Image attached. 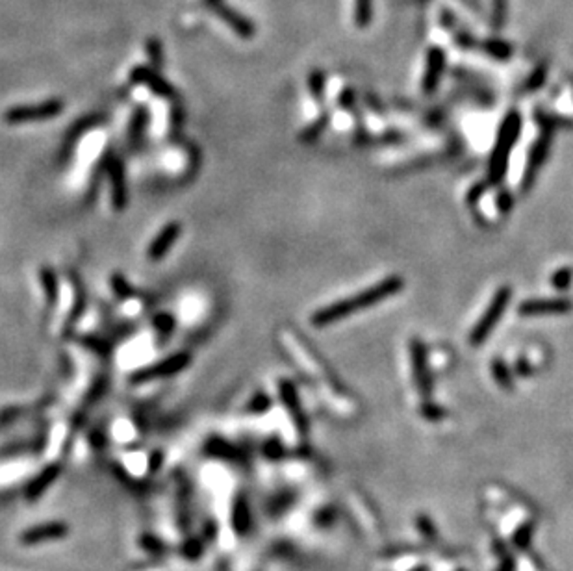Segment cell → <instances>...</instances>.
I'll return each instance as SVG.
<instances>
[{"instance_id": "18", "label": "cell", "mask_w": 573, "mask_h": 571, "mask_svg": "<svg viewBox=\"0 0 573 571\" xmlns=\"http://www.w3.org/2000/svg\"><path fill=\"white\" fill-rule=\"evenodd\" d=\"M485 50L497 60H507L508 56L512 54V47L501 39H488L485 43Z\"/></svg>"}, {"instance_id": "12", "label": "cell", "mask_w": 573, "mask_h": 571, "mask_svg": "<svg viewBox=\"0 0 573 571\" xmlns=\"http://www.w3.org/2000/svg\"><path fill=\"white\" fill-rule=\"evenodd\" d=\"M149 110L145 106H138L134 111L132 119H130V127H128V141L132 145L141 143V139L145 136V130L149 127Z\"/></svg>"}, {"instance_id": "27", "label": "cell", "mask_w": 573, "mask_h": 571, "mask_svg": "<svg viewBox=\"0 0 573 571\" xmlns=\"http://www.w3.org/2000/svg\"><path fill=\"white\" fill-rule=\"evenodd\" d=\"M505 13H507V0H496L494 13H492V24H494V28H501V24L505 22Z\"/></svg>"}, {"instance_id": "9", "label": "cell", "mask_w": 573, "mask_h": 571, "mask_svg": "<svg viewBox=\"0 0 573 571\" xmlns=\"http://www.w3.org/2000/svg\"><path fill=\"white\" fill-rule=\"evenodd\" d=\"M108 167V175H110V186H111V202L113 208L121 210L127 204V184H125V169L119 158L106 161Z\"/></svg>"}, {"instance_id": "32", "label": "cell", "mask_w": 573, "mask_h": 571, "mask_svg": "<svg viewBox=\"0 0 573 571\" xmlns=\"http://www.w3.org/2000/svg\"><path fill=\"white\" fill-rule=\"evenodd\" d=\"M353 99H354L353 91H351V89H345V91H343V95H342V99H340V102H342L345 108H349V106L353 104Z\"/></svg>"}, {"instance_id": "33", "label": "cell", "mask_w": 573, "mask_h": 571, "mask_svg": "<svg viewBox=\"0 0 573 571\" xmlns=\"http://www.w3.org/2000/svg\"><path fill=\"white\" fill-rule=\"evenodd\" d=\"M221 2H223V0H203V4L208 6V8H214V6L221 4Z\"/></svg>"}, {"instance_id": "25", "label": "cell", "mask_w": 573, "mask_h": 571, "mask_svg": "<svg viewBox=\"0 0 573 571\" xmlns=\"http://www.w3.org/2000/svg\"><path fill=\"white\" fill-rule=\"evenodd\" d=\"M111 288H113V291H116V295H119V297H130V295L134 293L132 288H130V284L125 280V277L123 275H113L111 277Z\"/></svg>"}, {"instance_id": "3", "label": "cell", "mask_w": 573, "mask_h": 571, "mask_svg": "<svg viewBox=\"0 0 573 571\" xmlns=\"http://www.w3.org/2000/svg\"><path fill=\"white\" fill-rule=\"evenodd\" d=\"M519 127H521V121H519L518 113H510V115L505 119V122H503L496 150H494V158H492V177L494 178H499L503 172H505L508 154H510L512 145L516 143V138H518L519 134Z\"/></svg>"}, {"instance_id": "30", "label": "cell", "mask_w": 573, "mask_h": 571, "mask_svg": "<svg viewBox=\"0 0 573 571\" xmlns=\"http://www.w3.org/2000/svg\"><path fill=\"white\" fill-rule=\"evenodd\" d=\"M544 77H546V67L542 65V67H538V71L535 72V77H531V80H529L531 88H536V86H540V83L544 82Z\"/></svg>"}, {"instance_id": "31", "label": "cell", "mask_w": 573, "mask_h": 571, "mask_svg": "<svg viewBox=\"0 0 573 571\" xmlns=\"http://www.w3.org/2000/svg\"><path fill=\"white\" fill-rule=\"evenodd\" d=\"M494 373H496V377H497V380H499V383L505 384V386H510V380H508L507 369H505V367L501 369V366H499V364H496V366H494Z\"/></svg>"}, {"instance_id": "28", "label": "cell", "mask_w": 573, "mask_h": 571, "mask_svg": "<svg viewBox=\"0 0 573 571\" xmlns=\"http://www.w3.org/2000/svg\"><path fill=\"white\" fill-rule=\"evenodd\" d=\"M182 124H184L182 106L175 104V106H173V110H171V134H173V136L180 132Z\"/></svg>"}, {"instance_id": "20", "label": "cell", "mask_w": 573, "mask_h": 571, "mask_svg": "<svg viewBox=\"0 0 573 571\" xmlns=\"http://www.w3.org/2000/svg\"><path fill=\"white\" fill-rule=\"evenodd\" d=\"M63 533H65V527H61V525H49V527L43 529H33V531L26 533V542L33 544V542H41V540H45L43 536L56 538V536H61Z\"/></svg>"}, {"instance_id": "23", "label": "cell", "mask_w": 573, "mask_h": 571, "mask_svg": "<svg viewBox=\"0 0 573 571\" xmlns=\"http://www.w3.org/2000/svg\"><path fill=\"white\" fill-rule=\"evenodd\" d=\"M327 121H329V115L321 117V119H317L314 124H310V127L303 132V136H301V139H303L304 143H312V141H315V139L320 138V134L323 132V128L327 127Z\"/></svg>"}, {"instance_id": "15", "label": "cell", "mask_w": 573, "mask_h": 571, "mask_svg": "<svg viewBox=\"0 0 573 571\" xmlns=\"http://www.w3.org/2000/svg\"><path fill=\"white\" fill-rule=\"evenodd\" d=\"M547 145H549V136L544 134V136L538 139V143L533 147V154H531L529 166H527V177H525V182L527 184L531 182V175H535V171L542 166V161H544V158H546Z\"/></svg>"}, {"instance_id": "2", "label": "cell", "mask_w": 573, "mask_h": 571, "mask_svg": "<svg viewBox=\"0 0 573 571\" xmlns=\"http://www.w3.org/2000/svg\"><path fill=\"white\" fill-rule=\"evenodd\" d=\"M63 111V100L61 99H49L38 104H24L15 106L4 113V121L8 124H24L30 121H43V119H52L60 115Z\"/></svg>"}, {"instance_id": "13", "label": "cell", "mask_w": 573, "mask_h": 571, "mask_svg": "<svg viewBox=\"0 0 573 571\" xmlns=\"http://www.w3.org/2000/svg\"><path fill=\"white\" fill-rule=\"evenodd\" d=\"M39 280H41L45 299H47L49 306H52L56 303V299H58V295H60V286H58L56 273L50 267H41L39 269Z\"/></svg>"}, {"instance_id": "21", "label": "cell", "mask_w": 573, "mask_h": 571, "mask_svg": "<svg viewBox=\"0 0 573 571\" xmlns=\"http://www.w3.org/2000/svg\"><path fill=\"white\" fill-rule=\"evenodd\" d=\"M58 473H60V467H58V466L47 467V469H45V472L39 475L38 481H33L32 486H30V492H32V495H38L41 490L47 488V486H49V484L54 481Z\"/></svg>"}, {"instance_id": "1", "label": "cell", "mask_w": 573, "mask_h": 571, "mask_svg": "<svg viewBox=\"0 0 573 571\" xmlns=\"http://www.w3.org/2000/svg\"><path fill=\"white\" fill-rule=\"evenodd\" d=\"M401 278H388L384 282L377 284L375 288L366 289L362 293L354 295V297H349L345 300H340L336 305L327 306V308H321L312 316V323L315 327H325V325H331V323L338 321V319H343L347 317L349 314H353L356 310H362V308H368V306L377 305L379 300L390 297L395 291L401 289Z\"/></svg>"}, {"instance_id": "4", "label": "cell", "mask_w": 573, "mask_h": 571, "mask_svg": "<svg viewBox=\"0 0 573 571\" xmlns=\"http://www.w3.org/2000/svg\"><path fill=\"white\" fill-rule=\"evenodd\" d=\"M188 364V353H178V355H173L169 358H166V360L158 362V364H152V366L139 369V371H136L130 377V380L132 383H150V380H158V378L171 377V375H177L182 369H186Z\"/></svg>"}, {"instance_id": "8", "label": "cell", "mask_w": 573, "mask_h": 571, "mask_svg": "<svg viewBox=\"0 0 573 571\" xmlns=\"http://www.w3.org/2000/svg\"><path fill=\"white\" fill-rule=\"evenodd\" d=\"M182 234V225L178 221H173L169 223L164 230H162L158 236H156L155 239H152V243H150L149 250H147V255H149V258L152 262H158L162 260L164 256H166V252L173 247V243L177 241L178 236Z\"/></svg>"}, {"instance_id": "14", "label": "cell", "mask_w": 573, "mask_h": 571, "mask_svg": "<svg viewBox=\"0 0 573 571\" xmlns=\"http://www.w3.org/2000/svg\"><path fill=\"white\" fill-rule=\"evenodd\" d=\"M278 392H281V397L282 401H284V405H286V408L290 412H292V416L297 419L299 423H301V419H303V414H301V403H299V397H297V392H295V388H293L292 384L288 383V380H281L278 383Z\"/></svg>"}, {"instance_id": "7", "label": "cell", "mask_w": 573, "mask_h": 571, "mask_svg": "<svg viewBox=\"0 0 573 571\" xmlns=\"http://www.w3.org/2000/svg\"><path fill=\"white\" fill-rule=\"evenodd\" d=\"M212 11L219 17L221 21L225 22L226 26L230 28L232 32L236 33L237 38L253 39L254 35H256V26H254V22L251 21L249 17L243 15V13H240L237 10H234L230 6H226L225 2L214 6Z\"/></svg>"}, {"instance_id": "24", "label": "cell", "mask_w": 573, "mask_h": 571, "mask_svg": "<svg viewBox=\"0 0 573 571\" xmlns=\"http://www.w3.org/2000/svg\"><path fill=\"white\" fill-rule=\"evenodd\" d=\"M173 328H175V319H173V316H169V314H160V316L156 317V330H158L160 336L167 338V336L173 332Z\"/></svg>"}, {"instance_id": "29", "label": "cell", "mask_w": 573, "mask_h": 571, "mask_svg": "<svg viewBox=\"0 0 573 571\" xmlns=\"http://www.w3.org/2000/svg\"><path fill=\"white\" fill-rule=\"evenodd\" d=\"M572 282V271L570 269H560V271L553 277V284L557 289H566Z\"/></svg>"}, {"instance_id": "10", "label": "cell", "mask_w": 573, "mask_h": 571, "mask_svg": "<svg viewBox=\"0 0 573 571\" xmlns=\"http://www.w3.org/2000/svg\"><path fill=\"white\" fill-rule=\"evenodd\" d=\"M572 308V303L568 299H538V300H525L519 306L521 316H540V314H557V312H566Z\"/></svg>"}, {"instance_id": "26", "label": "cell", "mask_w": 573, "mask_h": 571, "mask_svg": "<svg viewBox=\"0 0 573 571\" xmlns=\"http://www.w3.org/2000/svg\"><path fill=\"white\" fill-rule=\"evenodd\" d=\"M269 406H271V399L267 397V395L260 392V394L254 395L253 399H251V403H249V410L254 412V414H262V412L269 410Z\"/></svg>"}, {"instance_id": "5", "label": "cell", "mask_w": 573, "mask_h": 571, "mask_svg": "<svg viewBox=\"0 0 573 571\" xmlns=\"http://www.w3.org/2000/svg\"><path fill=\"white\" fill-rule=\"evenodd\" d=\"M130 82L132 83H141V86H147V88L152 91L155 95L162 97V99H177L178 93L177 89L173 88L171 83L167 82L166 78L162 77L160 72L156 71L155 67H147V65H136L130 71Z\"/></svg>"}, {"instance_id": "16", "label": "cell", "mask_w": 573, "mask_h": 571, "mask_svg": "<svg viewBox=\"0 0 573 571\" xmlns=\"http://www.w3.org/2000/svg\"><path fill=\"white\" fill-rule=\"evenodd\" d=\"M145 52L149 56V61L152 63L155 69H160L166 63V56H164V45L158 38H149L145 41Z\"/></svg>"}, {"instance_id": "11", "label": "cell", "mask_w": 573, "mask_h": 571, "mask_svg": "<svg viewBox=\"0 0 573 571\" xmlns=\"http://www.w3.org/2000/svg\"><path fill=\"white\" fill-rule=\"evenodd\" d=\"M446 67V54L438 47H432L427 54V69L423 77V91L430 93L440 80V74Z\"/></svg>"}, {"instance_id": "22", "label": "cell", "mask_w": 573, "mask_h": 571, "mask_svg": "<svg viewBox=\"0 0 573 571\" xmlns=\"http://www.w3.org/2000/svg\"><path fill=\"white\" fill-rule=\"evenodd\" d=\"M371 15H373V4L371 0H356V13H354V21L360 28L368 26L371 22Z\"/></svg>"}, {"instance_id": "19", "label": "cell", "mask_w": 573, "mask_h": 571, "mask_svg": "<svg viewBox=\"0 0 573 571\" xmlns=\"http://www.w3.org/2000/svg\"><path fill=\"white\" fill-rule=\"evenodd\" d=\"M412 355H414V360H416V373H418L419 388H421V392H423V394H427L429 389H427V375H425L423 349H421V345H419L418 341H416V344H412Z\"/></svg>"}, {"instance_id": "6", "label": "cell", "mask_w": 573, "mask_h": 571, "mask_svg": "<svg viewBox=\"0 0 573 571\" xmlns=\"http://www.w3.org/2000/svg\"><path fill=\"white\" fill-rule=\"evenodd\" d=\"M508 300H510V289H508V288L499 289L496 297H494V300H492L490 308L485 312L482 319L477 323V327H475V330L471 332V338H469V341H471V344L479 345L480 341H482V339H485L486 336L490 334V330L494 328V325L499 321V317H501V314L505 312V308H507Z\"/></svg>"}, {"instance_id": "17", "label": "cell", "mask_w": 573, "mask_h": 571, "mask_svg": "<svg viewBox=\"0 0 573 571\" xmlns=\"http://www.w3.org/2000/svg\"><path fill=\"white\" fill-rule=\"evenodd\" d=\"M325 86H327L325 72L320 71V69H315V71L310 72L308 74L310 93H312V97H314L317 102L323 100V95H325Z\"/></svg>"}]
</instances>
